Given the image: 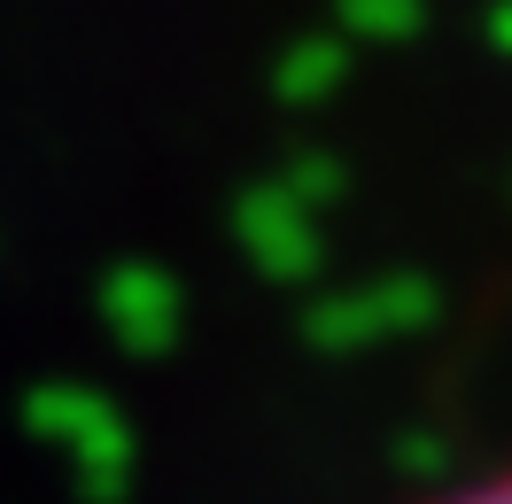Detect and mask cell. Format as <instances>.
<instances>
[{
  "label": "cell",
  "instance_id": "obj_1",
  "mask_svg": "<svg viewBox=\"0 0 512 504\" xmlns=\"http://www.w3.org/2000/svg\"><path fill=\"white\" fill-rule=\"evenodd\" d=\"M435 504H512V473H489V481H466V489H450Z\"/></svg>",
  "mask_w": 512,
  "mask_h": 504
}]
</instances>
